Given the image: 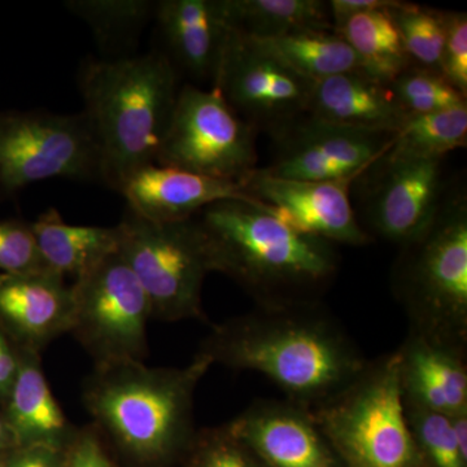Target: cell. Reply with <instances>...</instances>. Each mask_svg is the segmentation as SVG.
I'll use <instances>...</instances> for the list:
<instances>
[{
  "label": "cell",
  "mask_w": 467,
  "mask_h": 467,
  "mask_svg": "<svg viewBox=\"0 0 467 467\" xmlns=\"http://www.w3.org/2000/svg\"><path fill=\"white\" fill-rule=\"evenodd\" d=\"M198 353L212 365L263 374L310 411L348 389L368 362L319 301L257 306L213 326Z\"/></svg>",
  "instance_id": "obj_1"
},
{
  "label": "cell",
  "mask_w": 467,
  "mask_h": 467,
  "mask_svg": "<svg viewBox=\"0 0 467 467\" xmlns=\"http://www.w3.org/2000/svg\"><path fill=\"white\" fill-rule=\"evenodd\" d=\"M212 272L242 285L257 306L318 301L337 270L334 244L297 232L263 202L227 199L195 214Z\"/></svg>",
  "instance_id": "obj_2"
},
{
  "label": "cell",
  "mask_w": 467,
  "mask_h": 467,
  "mask_svg": "<svg viewBox=\"0 0 467 467\" xmlns=\"http://www.w3.org/2000/svg\"><path fill=\"white\" fill-rule=\"evenodd\" d=\"M211 367L199 353L183 368H150L142 361L95 365L84 404L104 441L135 466L182 463L196 434L193 396Z\"/></svg>",
  "instance_id": "obj_3"
},
{
  "label": "cell",
  "mask_w": 467,
  "mask_h": 467,
  "mask_svg": "<svg viewBox=\"0 0 467 467\" xmlns=\"http://www.w3.org/2000/svg\"><path fill=\"white\" fill-rule=\"evenodd\" d=\"M78 88L99 147L101 182L119 192L155 164L180 92V75L162 52L86 58Z\"/></svg>",
  "instance_id": "obj_4"
},
{
  "label": "cell",
  "mask_w": 467,
  "mask_h": 467,
  "mask_svg": "<svg viewBox=\"0 0 467 467\" xmlns=\"http://www.w3.org/2000/svg\"><path fill=\"white\" fill-rule=\"evenodd\" d=\"M312 414L344 467H425L405 416L396 352L368 361Z\"/></svg>",
  "instance_id": "obj_5"
},
{
  "label": "cell",
  "mask_w": 467,
  "mask_h": 467,
  "mask_svg": "<svg viewBox=\"0 0 467 467\" xmlns=\"http://www.w3.org/2000/svg\"><path fill=\"white\" fill-rule=\"evenodd\" d=\"M395 290L410 330L467 343V205H441L422 238L405 245Z\"/></svg>",
  "instance_id": "obj_6"
},
{
  "label": "cell",
  "mask_w": 467,
  "mask_h": 467,
  "mask_svg": "<svg viewBox=\"0 0 467 467\" xmlns=\"http://www.w3.org/2000/svg\"><path fill=\"white\" fill-rule=\"evenodd\" d=\"M116 227L119 254L142 285L152 318L204 319L202 290L212 265L195 216L159 223L128 211Z\"/></svg>",
  "instance_id": "obj_7"
},
{
  "label": "cell",
  "mask_w": 467,
  "mask_h": 467,
  "mask_svg": "<svg viewBox=\"0 0 467 467\" xmlns=\"http://www.w3.org/2000/svg\"><path fill=\"white\" fill-rule=\"evenodd\" d=\"M54 178L101 182L99 147L84 113L0 112V199Z\"/></svg>",
  "instance_id": "obj_8"
},
{
  "label": "cell",
  "mask_w": 467,
  "mask_h": 467,
  "mask_svg": "<svg viewBox=\"0 0 467 467\" xmlns=\"http://www.w3.org/2000/svg\"><path fill=\"white\" fill-rule=\"evenodd\" d=\"M70 291L69 333L95 365L144 362L150 300L119 251L77 278Z\"/></svg>",
  "instance_id": "obj_9"
},
{
  "label": "cell",
  "mask_w": 467,
  "mask_h": 467,
  "mask_svg": "<svg viewBox=\"0 0 467 467\" xmlns=\"http://www.w3.org/2000/svg\"><path fill=\"white\" fill-rule=\"evenodd\" d=\"M256 160L254 128L217 88H180L155 164L239 183Z\"/></svg>",
  "instance_id": "obj_10"
},
{
  "label": "cell",
  "mask_w": 467,
  "mask_h": 467,
  "mask_svg": "<svg viewBox=\"0 0 467 467\" xmlns=\"http://www.w3.org/2000/svg\"><path fill=\"white\" fill-rule=\"evenodd\" d=\"M310 86L250 36L230 30L213 88L248 124L285 121L306 112Z\"/></svg>",
  "instance_id": "obj_11"
},
{
  "label": "cell",
  "mask_w": 467,
  "mask_h": 467,
  "mask_svg": "<svg viewBox=\"0 0 467 467\" xmlns=\"http://www.w3.org/2000/svg\"><path fill=\"white\" fill-rule=\"evenodd\" d=\"M353 180L309 182L287 180L254 169L241 184L243 192L265 204L297 232L337 244L362 245L368 234L359 227L350 204Z\"/></svg>",
  "instance_id": "obj_12"
},
{
  "label": "cell",
  "mask_w": 467,
  "mask_h": 467,
  "mask_svg": "<svg viewBox=\"0 0 467 467\" xmlns=\"http://www.w3.org/2000/svg\"><path fill=\"white\" fill-rule=\"evenodd\" d=\"M393 135L367 133L308 119L292 131L267 173L287 180H353L383 158Z\"/></svg>",
  "instance_id": "obj_13"
},
{
  "label": "cell",
  "mask_w": 467,
  "mask_h": 467,
  "mask_svg": "<svg viewBox=\"0 0 467 467\" xmlns=\"http://www.w3.org/2000/svg\"><path fill=\"white\" fill-rule=\"evenodd\" d=\"M227 426L267 467H344L312 411L295 402H252Z\"/></svg>",
  "instance_id": "obj_14"
},
{
  "label": "cell",
  "mask_w": 467,
  "mask_h": 467,
  "mask_svg": "<svg viewBox=\"0 0 467 467\" xmlns=\"http://www.w3.org/2000/svg\"><path fill=\"white\" fill-rule=\"evenodd\" d=\"M72 291L57 273H0V330L17 349L41 353L69 333Z\"/></svg>",
  "instance_id": "obj_15"
},
{
  "label": "cell",
  "mask_w": 467,
  "mask_h": 467,
  "mask_svg": "<svg viewBox=\"0 0 467 467\" xmlns=\"http://www.w3.org/2000/svg\"><path fill=\"white\" fill-rule=\"evenodd\" d=\"M441 160L387 162L371 208L374 229L402 247L417 242L441 211Z\"/></svg>",
  "instance_id": "obj_16"
},
{
  "label": "cell",
  "mask_w": 467,
  "mask_h": 467,
  "mask_svg": "<svg viewBox=\"0 0 467 467\" xmlns=\"http://www.w3.org/2000/svg\"><path fill=\"white\" fill-rule=\"evenodd\" d=\"M396 353L404 401L447 416L467 410L465 344L409 330Z\"/></svg>",
  "instance_id": "obj_17"
},
{
  "label": "cell",
  "mask_w": 467,
  "mask_h": 467,
  "mask_svg": "<svg viewBox=\"0 0 467 467\" xmlns=\"http://www.w3.org/2000/svg\"><path fill=\"white\" fill-rule=\"evenodd\" d=\"M128 211L150 223H174L198 214L212 202L236 199L254 201L233 181L190 173L152 164L126 181L119 192Z\"/></svg>",
  "instance_id": "obj_18"
},
{
  "label": "cell",
  "mask_w": 467,
  "mask_h": 467,
  "mask_svg": "<svg viewBox=\"0 0 467 467\" xmlns=\"http://www.w3.org/2000/svg\"><path fill=\"white\" fill-rule=\"evenodd\" d=\"M153 18L177 72L213 82L230 32L221 0H162Z\"/></svg>",
  "instance_id": "obj_19"
},
{
  "label": "cell",
  "mask_w": 467,
  "mask_h": 467,
  "mask_svg": "<svg viewBox=\"0 0 467 467\" xmlns=\"http://www.w3.org/2000/svg\"><path fill=\"white\" fill-rule=\"evenodd\" d=\"M306 112L324 124L389 135L398 133L409 117L389 85L361 72L313 82Z\"/></svg>",
  "instance_id": "obj_20"
},
{
  "label": "cell",
  "mask_w": 467,
  "mask_h": 467,
  "mask_svg": "<svg viewBox=\"0 0 467 467\" xmlns=\"http://www.w3.org/2000/svg\"><path fill=\"white\" fill-rule=\"evenodd\" d=\"M16 379L0 405L17 447L50 445L67 450L77 427L67 420L52 395L43 371L41 353L20 350Z\"/></svg>",
  "instance_id": "obj_21"
},
{
  "label": "cell",
  "mask_w": 467,
  "mask_h": 467,
  "mask_svg": "<svg viewBox=\"0 0 467 467\" xmlns=\"http://www.w3.org/2000/svg\"><path fill=\"white\" fill-rule=\"evenodd\" d=\"M32 229L43 263L63 278H79L119 251L116 226L69 225L55 208L43 212Z\"/></svg>",
  "instance_id": "obj_22"
},
{
  "label": "cell",
  "mask_w": 467,
  "mask_h": 467,
  "mask_svg": "<svg viewBox=\"0 0 467 467\" xmlns=\"http://www.w3.org/2000/svg\"><path fill=\"white\" fill-rule=\"evenodd\" d=\"M230 30L267 39L301 32L330 30V8L321 0H221Z\"/></svg>",
  "instance_id": "obj_23"
},
{
  "label": "cell",
  "mask_w": 467,
  "mask_h": 467,
  "mask_svg": "<svg viewBox=\"0 0 467 467\" xmlns=\"http://www.w3.org/2000/svg\"><path fill=\"white\" fill-rule=\"evenodd\" d=\"M252 39L310 84L344 73L361 72L358 55L339 34L330 30H301L276 38Z\"/></svg>",
  "instance_id": "obj_24"
},
{
  "label": "cell",
  "mask_w": 467,
  "mask_h": 467,
  "mask_svg": "<svg viewBox=\"0 0 467 467\" xmlns=\"http://www.w3.org/2000/svg\"><path fill=\"white\" fill-rule=\"evenodd\" d=\"M335 33L348 43L361 60L362 75L374 81L389 86L410 66L411 58L389 8L353 15Z\"/></svg>",
  "instance_id": "obj_25"
},
{
  "label": "cell",
  "mask_w": 467,
  "mask_h": 467,
  "mask_svg": "<svg viewBox=\"0 0 467 467\" xmlns=\"http://www.w3.org/2000/svg\"><path fill=\"white\" fill-rule=\"evenodd\" d=\"M64 7L90 27L104 54L119 58L131 57L144 27L155 16L156 2L150 0H67Z\"/></svg>",
  "instance_id": "obj_26"
},
{
  "label": "cell",
  "mask_w": 467,
  "mask_h": 467,
  "mask_svg": "<svg viewBox=\"0 0 467 467\" xmlns=\"http://www.w3.org/2000/svg\"><path fill=\"white\" fill-rule=\"evenodd\" d=\"M467 142V106L409 116L392 137L383 158L387 162L402 160H441Z\"/></svg>",
  "instance_id": "obj_27"
},
{
  "label": "cell",
  "mask_w": 467,
  "mask_h": 467,
  "mask_svg": "<svg viewBox=\"0 0 467 467\" xmlns=\"http://www.w3.org/2000/svg\"><path fill=\"white\" fill-rule=\"evenodd\" d=\"M404 408L425 467H467V451L457 441L451 416L407 401Z\"/></svg>",
  "instance_id": "obj_28"
},
{
  "label": "cell",
  "mask_w": 467,
  "mask_h": 467,
  "mask_svg": "<svg viewBox=\"0 0 467 467\" xmlns=\"http://www.w3.org/2000/svg\"><path fill=\"white\" fill-rule=\"evenodd\" d=\"M389 14L398 26L409 57L441 72V54L445 41V14L399 3L389 8Z\"/></svg>",
  "instance_id": "obj_29"
},
{
  "label": "cell",
  "mask_w": 467,
  "mask_h": 467,
  "mask_svg": "<svg viewBox=\"0 0 467 467\" xmlns=\"http://www.w3.org/2000/svg\"><path fill=\"white\" fill-rule=\"evenodd\" d=\"M408 116L425 115L466 104V97L432 69H409L389 85Z\"/></svg>",
  "instance_id": "obj_30"
},
{
  "label": "cell",
  "mask_w": 467,
  "mask_h": 467,
  "mask_svg": "<svg viewBox=\"0 0 467 467\" xmlns=\"http://www.w3.org/2000/svg\"><path fill=\"white\" fill-rule=\"evenodd\" d=\"M182 467H267L264 461L233 434L229 426L196 431L184 454Z\"/></svg>",
  "instance_id": "obj_31"
},
{
  "label": "cell",
  "mask_w": 467,
  "mask_h": 467,
  "mask_svg": "<svg viewBox=\"0 0 467 467\" xmlns=\"http://www.w3.org/2000/svg\"><path fill=\"white\" fill-rule=\"evenodd\" d=\"M47 270L50 269L43 263L32 223L0 220V273L33 275Z\"/></svg>",
  "instance_id": "obj_32"
},
{
  "label": "cell",
  "mask_w": 467,
  "mask_h": 467,
  "mask_svg": "<svg viewBox=\"0 0 467 467\" xmlns=\"http://www.w3.org/2000/svg\"><path fill=\"white\" fill-rule=\"evenodd\" d=\"M441 73L463 95L467 94L466 14H445V41Z\"/></svg>",
  "instance_id": "obj_33"
},
{
  "label": "cell",
  "mask_w": 467,
  "mask_h": 467,
  "mask_svg": "<svg viewBox=\"0 0 467 467\" xmlns=\"http://www.w3.org/2000/svg\"><path fill=\"white\" fill-rule=\"evenodd\" d=\"M63 467L119 466L107 450V441H104L97 427L90 423L77 430L75 438L67 447Z\"/></svg>",
  "instance_id": "obj_34"
},
{
  "label": "cell",
  "mask_w": 467,
  "mask_h": 467,
  "mask_svg": "<svg viewBox=\"0 0 467 467\" xmlns=\"http://www.w3.org/2000/svg\"><path fill=\"white\" fill-rule=\"evenodd\" d=\"M66 450L50 445L16 447L0 456L2 467H63Z\"/></svg>",
  "instance_id": "obj_35"
},
{
  "label": "cell",
  "mask_w": 467,
  "mask_h": 467,
  "mask_svg": "<svg viewBox=\"0 0 467 467\" xmlns=\"http://www.w3.org/2000/svg\"><path fill=\"white\" fill-rule=\"evenodd\" d=\"M18 365H20V352L0 330V405L5 400L14 386Z\"/></svg>",
  "instance_id": "obj_36"
},
{
  "label": "cell",
  "mask_w": 467,
  "mask_h": 467,
  "mask_svg": "<svg viewBox=\"0 0 467 467\" xmlns=\"http://www.w3.org/2000/svg\"><path fill=\"white\" fill-rule=\"evenodd\" d=\"M399 3L400 2H393V0H331L328 2V8H330L331 20H334L335 29H337L353 15L374 11V9L392 8Z\"/></svg>",
  "instance_id": "obj_37"
},
{
  "label": "cell",
  "mask_w": 467,
  "mask_h": 467,
  "mask_svg": "<svg viewBox=\"0 0 467 467\" xmlns=\"http://www.w3.org/2000/svg\"><path fill=\"white\" fill-rule=\"evenodd\" d=\"M16 447V441H15L14 434L9 430L7 420H5L2 409H0V456Z\"/></svg>",
  "instance_id": "obj_38"
},
{
  "label": "cell",
  "mask_w": 467,
  "mask_h": 467,
  "mask_svg": "<svg viewBox=\"0 0 467 467\" xmlns=\"http://www.w3.org/2000/svg\"><path fill=\"white\" fill-rule=\"evenodd\" d=\"M0 467H2V465H0Z\"/></svg>",
  "instance_id": "obj_39"
}]
</instances>
